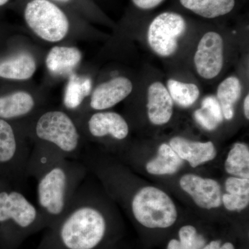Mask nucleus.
<instances>
[{
	"label": "nucleus",
	"mask_w": 249,
	"mask_h": 249,
	"mask_svg": "<svg viewBox=\"0 0 249 249\" xmlns=\"http://www.w3.org/2000/svg\"><path fill=\"white\" fill-rule=\"evenodd\" d=\"M185 9L197 16L213 19L231 12L235 6V0H179Z\"/></svg>",
	"instance_id": "6ab92c4d"
},
{
	"label": "nucleus",
	"mask_w": 249,
	"mask_h": 249,
	"mask_svg": "<svg viewBox=\"0 0 249 249\" xmlns=\"http://www.w3.org/2000/svg\"><path fill=\"white\" fill-rule=\"evenodd\" d=\"M183 161L169 145L162 143L159 147L157 157L147 163L145 168L151 175H173L180 169Z\"/></svg>",
	"instance_id": "aec40b11"
},
{
	"label": "nucleus",
	"mask_w": 249,
	"mask_h": 249,
	"mask_svg": "<svg viewBox=\"0 0 249 249\" xmlns=\"http://www.w3.org/2000/svg\"><path fill=\"white\" fill-rule=\"evenodd\" d=\"M179 240H170L167 249H201L205 245V240L199 235L196 228L191 225L184 226L178 231Z\"/></svg>",
	"instance_id": "393cba45"
},
{
	"label": "nucleus",
	"mask_w": 249,
	"mask_h": 249,
	"mask_svg": "<svg viewBox=\"0 0 249 249\" xmlns=\"http://www.w3.org/2000/svg\"><path fill=\"white\" fill-rule=\"evenodd\" d=\"M167 87L173 101L183 107L193 106L200 94L199 88L193 83H185L170 79L167 83Z\"/></svg>",
	"instance_id": "b1692460"
},
{
	"label": "nucleus",
	"mask_w": 249,
	"mask_h": 249,
	"mask_svg": "<svg viewBox=\"0 0 249 249\" xmlns=\"http://www.w3.org/2000/svg\"><path fill=\"white\" fill-rule=\"evenodd\" d=\"M195 67L199 76L206 80L213 79L224 65V41L214 31L206 33L198 44L194 56Z\"/></svg>",
	"instance_id": "1a4fd4ad"
},
{
	"label": "nucleus",
	"mask_w": 249,
	"mask_h": 249,
	"mask_svg": "<svg viewBox=\"0 0 249 249\" xmlns=\"http://www.w3.org/2000/svg\"><path fill=\"white\" fill-rule=\"evenodd\" d=\"M240 80L236 77L226 78L218 86L217 101L220 105L223 116L227 120H231L234 116V106L240 99L242 94Z\"/></svg>",
	"instance_id": "4be33fe9"
},
{
	"label": "nucleus",
	"mask_w": 249,
	"mask_h": 249,
	"mask_svg": "<svg viewBox=\"0 0 249 249\" xmlns=\"http://www.w3.org/2000/svg\"><path fill=\"white\" fill-rule=\"evenodd\" d=\"M165 0H132L136 7L142 10H150L160 6Z\"/></svg>",
	"instance_id": "c756f323"
},
{
	"label": "nucleus",
	"mask_w": 249,
	"mask_h": 249,
	"mask_svg": "<svg viewBox=\"0 0 249 249\" xmlns=\"http://www.w3.org/2000/svg\"><path fill=\"white\" fill-rule=\"evenodd\" d=\"M225 187L229 194L248 196L249 195V178L231 177L227 178Z\"/></svg>",
	"instance_id": "a878e982"
},
{
	"label": "nucleus",
	"mask_w": 249,
	"mask_h": 249,
	"mask_svg": "<svg viewBox=\"0 0 249 249\" xmlns=\"http://www.w3.org/2000/svg\"><path fill=\"white\" fill-rule=\"evenodd\" d=\"M85 165L65 158L36 178L37 209L45 229L65 214L86 175Z\"/></svg>",
	"instance_id": "f03ea898"
},
{
	"label": "nucleus",
	"mask_w": 249,
	"mask_h": 249,
	"mask_svg": "<svg viewBox=\"0 0 249 249\" xmlns=\"http://www.w3.org/2000/svg\"><path fill=\"white\" fill-rule=\"evenodd\" d=\"M225 170L236 178H249V149L243 142L234 144L226 160Z\"/></svg>",
	"instance_id": "5701e85b"
},
{
	"label": "nucleus",
	"mask_w": 249,
	"mask_h": 249,
	"mask_svg": "<svg viewBox=\"0 0 249 249\" xmlns=\"http://www.w3.org/2000/svg\"><path fill=\"white\" fill-rule=\"evenodd\" d=\"M67 158L60 150L49 144L36 142L30 152L27 166V175L36 178L60 160Z\"/></svg>",
	"instance_id": "f3484780"
},
{
	"label": "nucleus",
	"mask_w": 249,
	"mask_h": 249,
	"mask_svg": "<svg viewBox=\"0 0 249 249\" xmlns=\"http://www.w3.org/2000/svg\"><path fill=\"white\" fill-rule=\"evenodd\" d=\"M105 211L81 184L65 214L46 229L36 249H97L109 231Z\"/></svg>",
	"instance_id": "f257e3e1"
},
{
	"label": "nucleus",
	"mask_w": 249,
	"mask_h": 249,
	"mask_svg": "<svg viewBox=\"0 0 249 249\" xmlns=\"http://www.w3.org/2000/svg\"><path fill=\"white\" fill-rule=\"evenodd\" d=\"M131 209L137 222L149 229H165L178 219L173 201L166 193L153 186L144 187L132 198Z\"/></svg>",
	"instance_id": "423d86ee"
},
{
	"label": "nucleus",
	"mask_w": 249,
	"mask_h": 249,
	"mask_svg": "<svg viewBox=\"0 0 249 249\" xmlns=\"http://www.w3.org/2000/svg\"><path fill=\"white\" fill-rule=\"evenodd\" d=\"M36 107V101L30 93L18 91L0 96V119L14 120L27 116Z\"/></svg>",
	"instance_id": "dca6fc26"
},
{
	"label": "nucleus",
	"mask_w": 249,
	"mask_h": 249,
	"mask_svg": "<svg viewBox=\"0 0 249 249\" xmlns=\"http://www.w3.org/2000/svg\"><path fill=\"white\" fill-rule=\"evenodd\" d=\"M30 152L9 121L0 119V174L16 182L27 178Z\"/></svg>",
	"instance_id": "0eeeda50"
},
{
	"label": "nucleus",
	"mask_w": 249,
	"mask_h": 249,
	"mask_svg": "<svg viewBox=\"0 0 249 249\" xmlns=\"http://www.w3.org/2000/svg\"><path fill=\"white\" fill-rule=\"evenodd\" d=\"M36 142L49 144L68 159L76 158L80 150V132L74 120L63 111H47L33 125Z\"/></svg>",
	"instance_id": "20e7f679"
},
{
	"label": "nucleus",
	"mask_w": 249,
	"mask_h": 249,
	"mask_svg": "<svg viewBox=\"0 0 249 249\" xmlns=\"http://www.w3.org/2000/svg\"><path fill=\"white\" fill-rule=\"evenodd\" d=\"M4 184L5 182H3L2 181H1V180H0V192H1V190L3 189V187H4Z\"/></svg>",
	"instance_id": "72a5a7b5"
},
{
	"label": "nucleus",
	"mask_w": 249,
	"mask_h": 249,
	"mask_svg": "<svg viewBox=\"0 0 249 249\" xmlns=\"http://www.w3.org/2000/svg\"><path fill=\"white\" fill-rule=\"evenodd\" d=\"M132 89L130 80L125 77H116L101 83L94 89L90 100V107L96 111L109 109L125 99Z\"/></svg>",
	"instance_id": "f8f14e48"
},
{
	"label": "nucleus",
	"mask_w": 249,
	"mask_h": 249,
	"mask_svg": "<svg viewBox=\"0 0 249 249\" xmlns=\"http://www.w3.org/2000/svg\"><path fill=\"white\" fill-rule=\"evenodd\" d=\"M222 202L226 209L230 211H242L246 209L249 204L248 196H237V195L224 194L222 196Z\"/></svg>",
	"instance_id": "bb28decb"
},
{
	"label": "nucleus",
	"mask_w": 249,
	"mask_h": 249,
	"mask_svg": "<svg viewBox=\"0 0 249 249\" xmlns=\"http://www.w3.org/2000/svg\"><path fill=\"white\" fill-rule=\"evenodd\" d=\"M92 81L89 77L79 76L72 73L69 76L68 83L64 95V106L69 110H76L85 98L89 96Z\"/></svg>",
	"instance_id": "412c9836"
},
{
	"label": "nucleus",
	"mask_w": 249,
	"mask_h": 249,
	"mask_svg": "<svg viewBox=\"0 0 249 249\" xmlns=\"http://www.w3.org/2000/svg\"><path fill=\"white\" fill-rule=\"evenodd\" d=\"M42 229L45 223L37 208L5 183L0 192V249H18Z\"/></svg>",
	"instance_id": "7ed1b4c3"
},
{
	"label": "nucleus",
	"mask_w": 249,
	"mask_h": 249,
	"mask_svg": "<svg viewBox=\"0 0 249 249\" xmlns=\"http://www.w3.org/2000/svg\"><path fill=\"white\" fill-rule=\"evenodd\" d=\"M202 249H235L234 245L231 242H227L222 245L221 241L215 240L210 242L209 245L205 246Z\"/></svg>",
	"instance_id": "7c9ffc66"
},
{
	"label": "nucleus",
	"mask_w": 249,
	"mask_h": 249,
	"mask_svg": "<svg viewBox=\"0 0 249 249\" xmlns=\"http://www.w3.org/2000/svg\"><path fill=\"white\" fill-rule=\"evenodd\" d=\"M169 145L182 160L193 168L214 160L217 155L215 147L211 142H193L181 137H173Z\"/></svg>",
	"instance_id": "4468645a"
},
{
	"label": "nucleus",
	"mask_w": 249,
	"mask_h": 249,
	"mask_svg": "<svg viewBox=\"0 0 249 249\" xmlns=\"http://www.w3.org/2000/svg\"><path fill=\"white\" fill-rule=\"evenodd\" d=\"M201 107L208 109L215 118L219 124L222 122L224 116H223L220 105L218 102L217 98L214 96H207L201 102Z\"/></svg>",
	"instance_id": "c85d7f7f"
},
{
	"label": "nucleus",
	"mask_w": 249,
	"mask_h": 249,
	"mask_svg": "<svg viewBox=\"0 0 249 249\" xmlns=\"http://www.w3.org/2000/svg\"><path fill=\"white\" fill-rule=\"evenodd\" d=\"M87 130L92 138L107 137L123 141L129 134V125L120 114L114 111H98L89 116L86 124Z\"/></svg>",
	"instance_id": "9b49d317"
},
{
	"label": "nucleus",
	"mask_w": 249,
	"mask_h": 249,
	"mask_svg": "<svg viewBox=\"0 0 249 249\" xmlns=\"http://www.w3.org/2000/svg\"><path fill=\"white\" fill-rule=\"evenodd\" d=\"M147 115L151 124L162 125L169 122L173 114V101L160 82H155L147 89Z\"/></svg>",
	"instance_id": "ddd939ff"
},
{
	"label": "nucleus",
	"mask_w": 249,
	"mask_h": 249,
	"mask_svg": "<svg viewBox=\"0 0 249 249\" xmlns=\"http://www.w3.org/2000/svg\"><path fill=\"white\" fill-rule=\"evenodd\" d=\"M82 60V53L75 47L55 46L47 54V70L54 76H65L73 73Z\"/></svg>",
	"instance_id": "2eb2a0df"
},
{
	"label": "nucleus",
	"mask_w": 249,
	"mask_h": 249,
	"mask_svg": "<svg viewBox=\"0 0 249 249\" xmlns=\"http://www.w3.org/2000/svg\"><path fill=\"white\" fill-rule=\"evenodd\" d=\"M11 0H0V8L4 7L11 2Z\"/></svg>",
	"instance_id": "473e14b6"
},
{
	"label": "nucleus",
	"mask_w": 249,
	"mask_h": 249,
	"mask_svg": "<svg viewBox=\"0 0 249 249\" xmlns=\"http://www.w3.org/2000/svg\"><path fill=\"white\" fill-rule=\"evenodd\" d=\"M194 116L196 122L208 130H213L219 125V123L216 120L213 115L204 107L196 109L195 111Z\"/></svg>",
	"instance_id": "cd10ccee"
},
{
	"label": "nucleus",
	"mask_w": 249,
	"mask_h": 249,
	"mask_svg": "<svg viewBox=\"0 0 249 249\" xmlns=\"http://www.w3.org/2000/svg\"><path fill=\"white\" fill-rule=\"evenodd\" d=\"M187 23L181 15L162 13L154 18L147 30L150 48L160 57L171 56L178 49V41L186 34Z\"/></svg>",
	"instance_id": "6e6552de"
},
{
	"label": "nucleus",
	"mask_w": 249,
	"mask_h": 249,
	"mask_svg": "<svg viewBox=\"0 0 249 249\" xmlns=\"http://www.w3.org/2000/svg\"><path fill=\"white\" fill-rule=\"evenodd\" d=\"M22 14L29 29L47 42H60L70 32L69 15L60 5L51 0H27Z\"/></svg>",
	"instance_id": "39448f33"
},
{
	"label": "nucleus",
	"mask_w": 249,
	"mask_h": 249,
	"mask_svg": "<svg viewBox=\"0 0 249 249\" xmlns=\"http://www.w3.org/2000/svg\"><path fill=\"white\" fill-rule=\"evenodd\" d=\"M36 59L31 54L23 52L0 62V78L12 80H27L36 71Z\"/></svg>",
	"instance_id": "a211bd4d"
},
{
	"label": "nucleus",
	"mask_w": 249,
	"mask_h": 249,
	"mask_svg": "<svg viewBox=\"0 0 249 249\" xmlns=\"http://www.w3.org/2000/svg\"><path fill=\"white\" fill-rule=\"evenodd\" d=\"M179 183L183 191L191 196L199 207L213 209L222 205L221 186L214 179L187 174L181 178Z\"/></svg>",
	"instance_id": "9d476101"
},
{
	"label": "nucleus",
	"mask_w": 249,
	"mask_h": 249,
	"mask_svg": "<svg viewBox=\"0 0 249 249\" xmlns=\"http://www.w3.org/2000/svg\"><path fill=\"white\" fill-rule=\"evenodd\" d=\"M244 112H245V117L247 120L249 119V95L246 96L245 101H244Z\"/></svg>",
	"instance_id": "2f4dec72"
}]
</instances>
